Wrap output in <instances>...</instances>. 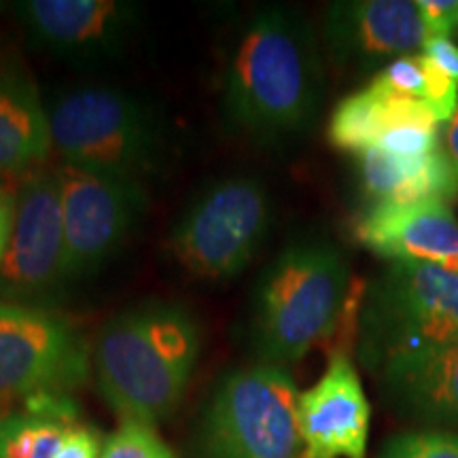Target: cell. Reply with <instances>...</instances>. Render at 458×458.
Returning a JSON list of instances; mask_svg holds the SVG:
<instances>
[{
	"mask_svg": "<svg viewBox=\"0 0 458 458\" xmlns=\"http://www.w3.org/2000/svg\"><path fill=\"white\" fill-rule=\"evenodd\" d=\"M380 458H458V435L450 431H411L388 439Z\"/></svg>",
	"mask_w": 458,
	"mask_h": 458,
	"instance_id": "obj_22",
	"label": "cell"
},
{
	"mask_svg": "<svg viewBox=\"0 0 458 458\" xmlns=\"http://www.w3.org/2000/svg\"><path fill=\"white\" fill-rule=\"evenodd\" d=\"M91 354L71 320L43 306L0 301V405L83 385Z\"/></svg>",
	"mask_w": 458,
	"mask_h": 458,
	"instance_id": "obj_8",
	"label": "cell"
},
{
	"mask_svg": "<svg viewBox=\"0 0 458 458\" xmlns=\"http://www.w3.org/2000/svg\"><path fill=\"white\" fill-rule=\"evenodd\" d=\"M4 185H7V182H4V179H3V174H0V189H3Z\"/></svg>",
	"mask_w": 458,
	"mask_h": 458,
	"instance_id": "obj_28",
	"label": "cell"
},
{
	"mask_svg": "<svg viewBox=\"0 0 458 458\" xmlns=\"http://www.w3.org/2000/svg\"><path fill=\"white\" fill-rule=\"evenodd\" d=\"M272 216V196L257 176H225L187 206L172 227L170 250L191 276L236 278L261 250Z\"/></svg>",
	"mask_w": 458,
	"mask_h": 458,
	"instance_id": "obj_7",
	"label": "cell"
},
{
	"mask_svg": "<svg viewBox=\"0 0 458 458\" xmlns=\"http://www.w3.org/2000/svg\"><path fill=\"white\" fill-rule=\"evenodd\" d=\"M325 96L317 34L300 11L263 7L233 41L223 72V114L233 130L283 142L310 130Z\"/></svg>",
	"mask_w": 458,
	"mask_h": 458,
	"instance_id": "obj_1",
	"label": "cell"
},
{
	"mask_svg": "<svg viewBox=\"0 0 458 458\" xmlns=\"http://www.w3.org/2000/svg\"><path fill=\"white\" fill-rule=\"evenodd\" d=\"M359 181L371 204L380 202H452L458 198L454 170L444 148L422 157H394L380 148L357 153Z\"/></svg>",
	"mask_w": 458,
	"mask_h": 458,
	"instance_id": "obj_17",
	"label": "cell"
},
{
	"mask_svg": "<svg viewBox=\"0 0 458 458\" xmlns=\"http://www.w3.org/2000/svg\"><path fill=\"white\" fill-rule=\"evenodd\" d=\"M439 140H442V148L445 157H448L452 170H454L458 182V111L448 123H444L442 128H439Z\"/></svg>",
	"mask_w": 458,
	"mask_h": 458,
	"instance_id": "obj_27",
	"label": "cell"
},
{
	"mask_svg": "<svg viewBox=\"0 0 458 458\" xmlns=\"http://www.w3.org/2000/svg\"><path fill=\"white\" fill-rule=\"evenodd\" d=\"M385 397L401 416L458 425V342L403 354L377 369Z\"/></svg>",
	"mask_w": 458,
	"mask_h": 458,
	"instance_id": "obj_15",
	"label": "cell"
},
{
	"mask_svg": "<svg viewBox=\"0 0 458 458\" xmlns=\"http://www.w3.org/2000/svg\"><path fill=\"white\" fill-rule=\"evenodd\" d=\"M0 7H3V4H0Z\"/></svg>",
	"mask_w": 458,
	"mask_h": 458,
	"instance_id": "obj_29",
	"label": "cell"
},
{
	"mask_svg": "<svg viewBox=\"0 0 458 458\" xmlns=\"http://www.w3.org/2000/svg\"><path fill=\"white\" fill-rule=\"evenodd\" d=\"M295 380L255 363L223 376L198 427L199 458H303Z\"/></svg>",
	"mask_w": 458,
	"mask_h": 458,
	"instance_id": "obj_6",
	"label": "cell"
},
{
	"mask_svg": "<svg viewBox=\"0 0 458 458\" xmlns=\"http://www.w3.org/2000/svg\"><path fill=\"white\" fill-rule=\"evenodd\" d=\"M66 280V238L55 168L28 172L17 189L11 242L0 267L4 301L26 303L60 289Z\"/></svg>",
	"mask_w": 458,
	"mask_h": 458,
	"instance_id": "obj_10",
	"label": "cell"
},
{
	"mask_svg": "<svg viewBox=\"0 0 458 458\" xmlns=\"http://www.w3.org/2000/svg\"><path fill=\"white\" fill-rule=\"evenodd\" d=\"M368 88L380 91V94L399 96V98H411L418 102H428V62L425 55H403L388 62L380 68ZM428 106V105H427Z\"/></svg>",
	"mask_w": 458,
	"mask_h": 458,
	"instance_id": "obj_20",
	"label": "cell"
},
{
	"mask_svg": "<svg viewBox=\"0 0 458 458\" xmlns=\"http://www.w3.org/2000/svg\"><path fill=\"white\" fill-rule=\"evenodd\" d=\"M47 106L24 68L0 64V174H24L49 157Z\"/></svg>",
	"mask_w": 458,
	"mask_h": 458,
	"instance_id": "obj_16",
	"label": "cell"
},
{
	"mask_svg": "<svg viewBox=\"0 0 458 458\" xmlns=\"http://www.w3.org/2000/svg\"><path fill=\"white\" fill-rule=\"evenodd\" d=\"M401 123H437V119L425 102L380 94L365 85L335 106L327 136L331 145L357 156L374 148L385 131Z\"/></svg>",
	"mask_w": 458,
	"mask_h": 458,
	"instance_id": "obj_18",
	"label": "cell"
},
{
	"mask_svg": "<svg viewBox=\"0 0 458 458\" xmlns=\"http://www.w3.org/2000/svg\"><path fill=\"white\" fill-rule=\"evenodd\" d=\"M66 427L71 425L28 410L3 414L0 458H55Z\"/></svg>",
	"mask_w": 458,
	"mask_h": 458,
	"instance_id": "obj_19",
	"label": "cell"
},
{
	"mask_svg": "<svg viewBox=\"0 0 458 458\" xmlns=\"http://www.w3.org/2000/svg\"><path fill=\"white\" fill-rule=\"evenodd\" d=\"M428 37L450 38L458 32V0H418Z\"/></svg>",
	"mask_w": 458,
	"mask_h": 458,
	"instance_id": "obj_23",
	"label": "cell"
},
{
	"mask_svg": "<svg viewBox=\"0 0 458 458\" xmlns=\"http://www.w3.org/2000/svg\"><path fill=\"white\" fill-rule=\"evenodd\" d=\"M351 270L337 246L303 240L274 257L257 280L250 342L261 363L286 365L334 335L346 314Z\"/></svg>",
	"mask_w": 458,
	"mask_h": 458,
	"instance_id": "obj_3",
	"label": "cell"
},
{
	"mask_svg": "<svg viewBox=\"0 0 458 458\" xmlns=\"http://www.w3.org/2000/svg\"><path fill=\"white\" fill-rule=\"evenodd\" d=\"M102 445H105V439H100L96 428L83 422H74L66 427L55 458H100Z\"/></svg>",
	"mask_w": 458,
	"mask_h": 458,
	"instance_id": "obj_24",
	"label": "cell"
},
{
	"mask_svg": "<svg viewBox=\"0 0 458 458\" xmlns=\"http://www.w3.org/2000/svg\"><path fill=\"white\" fill-rule=\"evenodd\" d=\"M323 34L331 60L357 72H377L397 57L414 55L428 38L418 3L410 0L331 3Z\"/></svg>",
	"mask_w": 458,
	"mask_h": 458,
	"instance_id": "obj_12",
	"label": "cell"
},
{
	"mask_svg": "<svg viewBox=\"0 0 458 458\" xmlns=\"http://www.w3.org/2000/svg\"><path fill=\"white\" fill-rule=\"evenodd\" d=\"M100 458H174L156 427L139 420H122L102 445Z\"/></svg>",
	"mask_w": 458,
	"mask_h": 458,
	"instance_id": "obj_21",
	"label": "cell"
},
{
	"mask_svg": "<svg viewBox=\"0 0 458 458\" xmlns=\"http://www.w3.org/2000/svg\"><path fill=\"white\" fill-rule=\"evenodd\" d=\"M297 420L303 458H368L371 408L357 368L344 351L300 393Z\"/></svg>",
	"mask_w": 458,
	"mask_h": 458,
	"instance_id": "obj_13",
	"label": "cell"
},
{
	"mask_svg": "<svg viewBox=\"0 0 458 458\" xmlns=\"http://www.w3.org/2000/svg\"><path fill=\"white\" fill-rule=\"evenodd\" d=\"M47 114L62 164L140 185L162 168L168 148L162 119L128 91L81 85L55 96Z\"/></svg>",
	"mask_w": 458,
	"mask_h": 458,
	"instance_id": "obj_4",
	"label": "cell"
},
{
	"mask_svg": "<svg viewBox=\"0 0 458 458\" xmlns=\"http://www.w3.org/2000/svg\"><path fill=\"white\" fill-rule=\"evenodd\" d=\"M66 238V280L91 276L122 249L147 210L140 182L98 174L71 164L55 165Z\"/></svg>",
	"mask_w": 458,
	"mask_h": 458,
	"instance_id": "obj_9",
	"label": "cell"
},
{
	"mask_svg": "<svg viewBox=\"0 0 458 458\" xmlns=\"http://www.w3.org/2000/svg\"><path fill=\"white\" fill-rule=\"evenodd\" d=\"M458 342V276L433 263L391 261L359 312V354L377 371L403 354Z\"/></svg>",
	"mask_w": 458,
	"mask_h": 458,
	"instance_id": "obj_5",
	"label": "cell"
},
{
	"mask_svg": "<svg viewBox=\"0 0 458 458\" xmlns=\"http://www.w3.org/2000/svg\"><path fill=\"white\" fill-rule=\"evenodd\" d=\"M202 329L181 303L145 301L114 314L91 344L96 385L122 420L156 427L185 397Z\"/></svg>",
	"mask_w": 458,
	"mask_h": 458,
	"instance_id": "obj_2",
	"label": "cell"
},
{
	"mask_svg": "<svg viewBox=\"0 0 458 458\" xmlns=\"http://www.w3.org/2000/svg\"><path fill=\"white\" fill-rule=\"evenodd\" d=\"M15 208H17V191L4 185L0 189V267H3L4 257H7L11 233H13Z\"/></svg>",
	"mask_w": 458,
	"mask_h": 458,
	"instance_id": "obj_26",
	"label": "cell"
},
{
	"mask_svg": "<svg viewBox=\"0 0 458 458\" xmlns=\"http://www.w3.org/2000/svg\"><path fill=\"white\" fill-rule=\"evenodd\" d=\"M354 236L371 253L391 261L444 266L458 257V221L439 199L371 204L359 216Z\"/></svg>",
	"mask_w": 458,
	"mask_h": 458,
	"instance_id": "obj_14",
	"label": "cell"
},
{
	"mask_svg": "<svg viewBox=\"0 0 458 458\" xmlns=\"http://www.w3.org/2000/svg\"><path fill=\"white\" fill-rule=\"evenodd\" d=\"M15 13L34 45L77 64L122 54L140 21L139 4L123 0H24Z\"/></svg>",
	"mask_w": 458,
	"mask_h": 458,
	"instance_id": "obj_11",
	"label": "cell"
},
{
	"mask_svg": "<svg viewBox=\"0 0 458 458\" xmlns=\"http://www.w3.org/2000/svg\"><path fill=\"white\" fill-rule=\"evenodd\" d=\"M422 55L437 66L445 77L458 83V45L452 38L428 37L422 45Z\"/></svg>",
	"mask_w": 458,
	"mask_h": 458,
	"instance_id": "obj_25",
	"label": "cell"
}]
</instances>
